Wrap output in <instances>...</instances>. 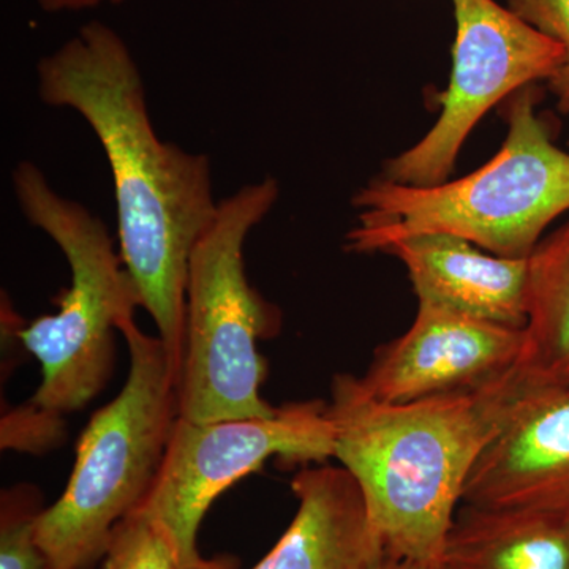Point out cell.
Here are the masks:
<instances>
[{"mask_svg": "<svg viewBox=\"0 0 569 569\" xmlns=\"http://www.w3.org/2000/svg\"><path fill=\"white\" fill-rule=\"evenodd\" d=\"M62 437L61 415L43 410L32 402L14 408L2 419V449L41 455L61 443Z\"/></svg>", "mask_w": 569, "mask_h": 569, "instance_id": "obj_18", "label": "cell"}, {"mask_svg": "<svg viewBox=\"0 0 569 569\" xmlns=\"http://www.w3.org/2000/svg\"><path fill=\"white\" fill-rule=\"evenodd\" d=\"M526 395L515 369L406 403L373 399L350 373L332 380L335 458L358 482L389 557L441 560L471 471Z\"/></svg>", "mask_w": 569, "mask_h": 569, "instance_id": "obj_2", "label": "cell"}, {"mask_svg": "<svg viewBox=\"0 0 569 569\" xmlns=\"http://www.w3.org/2000/svg\"><path fill=\"white\" fill-rule=\"evenodd\" d=\"M383 253L406 264L419 302L526 329L529 258L485 253L466 239L443 233L410 236L392 242Z\"/></svg>", "mask_w": 569, "mask_h": 569, "instance_id": "obj_11", "label": "cell"}, {"mask_svg": "<svg viewBox=\"0 0 569 569\" xmlns=\"http://www.w3.org/2000/svg\"><path fill=\"white\" fill-rule=\"evenodd\" d=\"M441 560L449 569H569V526L537 512L462 503Z\"/></svg>", "mask_w": 569, "mask_h": 569, "instance_id": "obj_13", "label": "cell"}, {"mask_svg": "<svg viewBox=\"0 0 569 569\" xmlns=\"http://www.w3.org/2000/svg\"><path fill=\"white\" fill-rule=\"evenodd\" d=\"M236 560L233 557H217V559L208 560L206 559L203 565L200 567L189 568V569H234Z\"/></svg>", "mask_w": 569, "mask_h": 569, "instance_id": "obj_21", "label": "cell"}, {"mask_svg": "<svg viewBox=\"0 0 569 569\" xmlns=\"http://www.w3.org/2000/svg\"><path fill=\"white\" fill-rule=\"evenodd\" d=\"M44 569H52V568H51V567H47V568H44Z\"/></svg>", "mask_w": 569, "mask_h": 569, "instance_id": "obj_22", "label": "cell"}, {"mask_svg": "<svg viewBox=\"0 0 569 569\" xmlns=\"http://www.w3.org/2000/svg\"><path fill=\"white\" fill-rule=\"evenodd\" d=\"M119 331L129 377L81 433L67 488L37 527L52 569H93L103 560L114 527L151 490L179 418L178 377L160 337L142 332L134 316Z\"/></svg>", "mask_w": 569, "mask_h": 569, "instance_id": "obj_4", "label": "cell"}, {"mask_svg": "<svg viewBox=\"0 0 569 569\" xmlns=\"http://www.w3.org/2000/svg\"><path fill=\"white\" fill-rule=\"evenodd\" d=\"M11 182L22 216L50 236L70 268L58 312L17 329L41 366L31 402L62 417L89 406L111 380L116 331L141 307L140 295L99 217L56 192L31 162L18 163Z\"/></svg>", "mask_w": 569, "mask_h": 569, "instance_id": "obj_6", "label": "cell"}, {"mask_svg": "<svg viewBox=\"0 0 569 569\" xmlns=\"http://www.w3.org/2000/svg\"><path fill=\"white\" fill-rule=\"evenodd\" d=\"M277 197L274 178L242 187L220 201L211 227L194 246L178 381L179 418L187 421L276 413L277 407L261 397L268 367L257 343L277 335L280 312L249 283L244 246Z\"/></svg>", "mask_w": 569, "mask_h": 569, "instance_id": "obj_5", "label": "cell"}, {"mask_svg": "<svg viewBox=\"0 0 569 569\" xmlns=\"http://www.w3.org/2000/svg\"><path fill=\"white\" fill-rule=\"evenodd\" d=\"M103 2L119 3L122 0H39L41 9L50 13L93 9L102 6Z\"/></svg>", "mask_w": 569, "mask_h": 569, "instance_id": "obj_19", "label": "cell"}, {"mask_svg": "<svg viewBox=\"0 0 569 569\" xmlns=\"http://www.w3.org/2000/svg\"><path fill=\"white\" fill-rule=\"evenodd\" d=\"M515 373L527 392L569 389V220L529 257V321Z\"/></svg>", "mask_w": 569, "mask_h": 569, "instance_id": "obj_14", "label": "cell"}, {"mask_svg": "<svg viewBox=\"0 0 569 569\" xmlns=\"http://www.w3.org/2000/svg\"><path fill=\"white\" fill-rule=\"evenodd\" d=\"M507 7L563 50V62L546 82L561 114L569 116V0H507Z\"/></svg>", "mask_w": 569, "mask_h": 569, "instance_id": "obj_17", "label": "cell"}, {"mask_svg": "<svg viewBox=\"0 0 569 569\" xmlns=\"http://www.w3.org/2000/svg\"><path fill=\"white\" fill-rule=\"evenodd\" d=\"M462 503L537 512L569 526V389L520 399L471 471Z\"/></svg>", "mask_w": 569, "mask_h": 569, "instance_id": "obj_10", "label": "cell"}, {"mask_svg": "<svg viewBox=\"0 0 569 569\" xmlns=\"http://www.w3.org/2000/svg\"><path fill=\"white\" fill-rule=\"evenodd\" d=\"M452 69L440 118L413 146L385 163L381 178L403 186L448 181L468 134L501 100L548 81L563 62L557 41L496 0H451Z\"/></svg>", "mask_w": 569, "mask_h": 569, "instance_id": "obj_8", "label": "cell"}, {"mask_svg": "<svg viewBox=\"0 0 569 569\" xmlns=\"http://www.w3.org/2000/svg\"><path fill=\"white\" fill-rule=\"evenodd\" d=\"M37 74L41 102L78 112L102 144L119 253L179 381L190 257L220 206L211 159L160 140L132 52L103 22L82 26L41 59Z\"/></svg>", "mask_w": 569, "mask_h": 569, "instance_id": "obj_1", "label": "cell"}, {"mask_svg": "<svg viewBox=\"0 0 569 569\" xmlns=\"http://www.w3.org/2000/svg\"><path fill=\"white\" fill-rule=\"evenodd\" d=\"M380 569H449L443 560L392 559L388 556Z\"/></svg>", "mask_w": 569, "mask_h": 569, "instance_id": "obj_20", "label": "cell"}, {"mask_svg": "<svg viewBox=\"0 0 569 569\" xmlns=\"http://www.w3.org/2000/svg\"><path fill=\"white\" fill-rule=\"evenodd\" d=\"M527 86L509 97L508 134L473 173L432 187L373 178L355 194L351 253H383L410 236H458L497 257L529 258L557 217L569 211V151L550 137Z\"/></svg>", "mask_w": 569, "mask_h": 569, "instance_id": "obj_3", "label": "cell"}, {"mask_svg": "<svg viewBox=\"0 0 569 569\" xmlns=\"http://www.w3.org/2000/svg\"><path fill=\"white\" fill-rule=\"evenodd\" d=\"M100 569H186L173 538L141 507L112 530Z\"/></svg>", "mask_w": 569, "mask_h": 569, "instance_id": "obj_16", "label": "cell"}, {"mask_svg": "<svg viewBox=\"0 0 569 569\" xmlns=\"http://www.w3.org/2000/svg\"><path fill=\"white\" fill-rule=\"evenodd\" d=\"M43 496L29 482L11 486L0 496V569H44L47 557L37 539Z\"/></svg>", "mask_w": 569, "mask_h": 569, "instance_id": "obj_15", "label": "cell"}, {"mask_svg": "<svg viewBox=\"0 0 569 569\" xmlns=\"http://www.w3.org/2000/svg\"><path fill=\"white\" fill-rule=\"evenodd\" d=\"M290 527L252 569H380L387 548L367 516L358 482L340 467H307L291 481Z\"/></svg>", "mask_w": 569, "mask_h": 569, "instance_id": "obj_12", "label": "cell"}, {"mask_svg": "<svg viewBox=\"0 0 569 569\" xmlns=\"http://www.w3.org/2000/svg\"><path fill=\"white\" fill-rule=\"evenodd\" d=\"M526 329L419 302L406 335L378 348L359 383L367 395L406 403L492 383L515 369Z\"/></svg>", "mask_w": 569, "mask_h": 569, "instance_id": "obj_9", "label": "cell"}, {"mask_svg": "<svg viewBox=\"0 0 569 569\" xmlns=\"http://www.w3.org/2000/svg\"><path fill=\"white\" fill-rule=\"evenodd\" d=\"M336 432L321 400L284 403L268 418L193 422L178 418L159 475L141 508L173 538L183 568L203 565L198 533L216 498L266 460L323 462Z\"/></svg>", "mask_w": 569, "mask_h": 569, "instance_id": "obj_7", "label": "cell"}]
</instances>
